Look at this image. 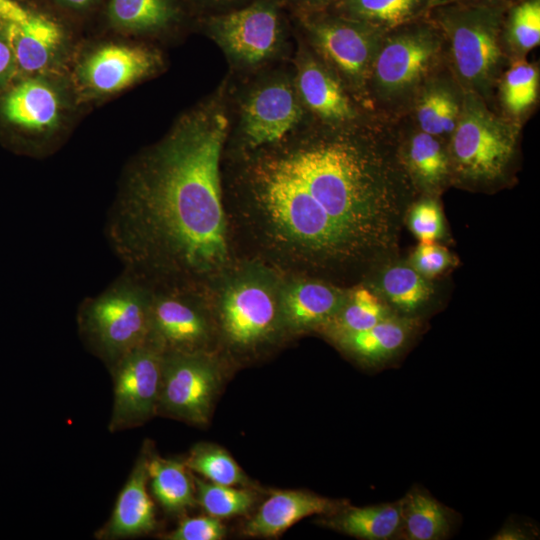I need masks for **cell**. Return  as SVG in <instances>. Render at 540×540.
<instances>
[{
    "label": "cell",
    "instance_id": "obj_10",
    "mask_svg": "<svg viewBox=\"0 0 540 540\" xmlns=\"http://www.w3.org/2000/svg\"><path fill=\"white\" fill-rule=\"evenodd\" d=\"M219 320L226 340L251 349L269 340L282 326L280 296L262 278L243 277L225 290Z\"/></svg>",
    "mask_w": 540,
    "mask_h": 540
},
{
    "label": "cell",
    "instance_id": "obj_35",
    "mask_svg": "<svg viewBox=\"0 0 540 540\" xmlns=\"http://www.w3.org/2000/svg\"><path fill=\"white\" fill-rule=\"evenodd\" d=\"M408 223L414 236L423 243L435 242L444 229L440 207L431 199L422 200L412 207Z\"/></svg>",
    "mask_w": 540,
    "mask_h": 540
},
{
    "label": "cell",
    "instance_id": "obj_42",
    "mask_svg": "<svg viewBox=\"0 0 540 540\" xmlns=\"http://www.w3.org/2000/svg\"><path fill=\"white\" fill-rule=\"evenodd\" d=\"M64 1L75 7H83L89 4L92 0H64Z\"/></svg>",
    "mask_w": 540,
    "mask_h": 540
},
{
    "label": "cell",
    "instance_id": "obj_12",
    "mask_svg": "<svg viewBox=\"0 0 540 540\" xmlns=\"http://www.w3.org/2000/svg\"><path fill=\"white\" fill-rule=\"evenodd\" d=\"M302 118L301 102L292 87L284 81L268 83L253 91L242 107L244 140L251 149L277 144Z\"/></svg>",
    "mask_w": 540,
    "mask_h": 540
},
{
    "label": "cell",
    "instance_id": "obj_27",
    "mask_svg": "<svg viewBox=\"0 0 540 540\" xmlns=\"http://www.w3.org/2000/svg\"><path fill=\"white\" fill-rule=\"evenodd\" d=\"M405 161L412 178L426 189L440 187L451 171L448 152L439 138L421 130L409 138Z\"/></svg>",
    "mask_w": 540,
    "mask_h": 540
},
{
    "label": "cell",
    "instance_id": "obj_16",
    "mask_svg": "<svg viewBox=\"0 0 540 540\" xmlns=\"http://www.w3.org/2000/svg\"><path fill=\"white\" fill-rule=\"evenodd\" d=\"M347 503L304 490L276 491L245 524L243 532L250 537H278L305 517L332 514Z\"/></svg>",
    "mask_w": 540,
    "mask_h": 540
},
{
    "label": "cell",
    "instance_id": "obj_31",
    "mask_svg": "<svg viewBox=\"0 0 540 540\" xmlns=\"http://www.w3.org/2000/svg\"><path fill=\"white\" fill-rule=\"evenodd\" d=\"M500 100L510 118L528 112L537 101L539 70L535 64L516 59L499 79Z\"/></svg>",
    "mask_w": 540,
    "mask_h": 540
},
{
    "label": "cell",
    "instance_id": "obj_24",
    "mask_svg": "<svg viewBox=\"0 0 540 540\" xmlns=\"http://www.w3.org/2000/svg\"><path fill=\"white\" fill-rule=\"evenodd\" d=\"M7 35L14 60L28 72L46 66L61 38L54 22L30 13L18 22L8 23Z\"/></svg>",
    "mask_w": 540,
    "mask_h": 540
},
{
    "label": "cell",
    "instance_id": "obj_39",
    "mask_svg": "<svg viewBox=\"0 0 540 540\" xmlns=\"http://www.w3.org/2000/svg\"><path fill=\"white\" fill-rule=\"evenodd\" d=\"M14 55L8 42L0 39V76L10 68Z\"/></svg>",
    "mask_w": 540,
    "mask_h": 540
},
{
    "label": "cell",
    "instance_id": "obj_22",
    "mask_svg": "<svg viewBox=\"0 0 540 540\" xmlns=\"http://www.w3.org/2000/svg\"><path fill=\"white\" fill-rule=\"evenodd\" d=\"M452 0H338L335 13L366 23L384 33L427 18Z\"/></svg>",
    "mask_w": 540,
    "mask_h": 540
},
{
    "label": "cell",
    "instance_id": "obj_33",
    "mask_svg": "<svg viewBox=\"0 0 540 540\" xmlns=\"http://www.w3.org/2000/svg\"><path fill=\"white\" fill-rule=\"evenodd\" d=\"M197 504L218 519L246 514L255 502L249 489L222 485L194 476Z\"/></svg>",
    "mask_w": 540,
    "mask_h": 540
},
{
    "label": "cell",
    "instance_id": "obj_5",
    "mask_svg": "<svg viewBox=\"0 0 540 540\" xmlns=\"http://www.w3.org/2000/svg\"><path fill=\"white\" fill-rule=\"evenodd\" d=\"M444 44L441 30L429 17L386 32L368 87L382 104L412 99L436 67Z\"/></svg>",
    "mask_w": 540,
    "mask_h": 540
},
{
    "label": "cell",
    "instance_id": "obj_1",
    "mask_svg": "<svg viewBox=\"0 0 540 540\" xmlns=\"http://www.w3.org/2000/svg\"><path fill=\"white\" fill-rule=\"evenodd\" d=\"M336 129L261 156L248 178L264 241L318 268L360 262L391 246L401 207L400 179L377 144Z\"/></svg>",
    "mask_w": 540,
    "mask_h": 540
},
{
    "label": "cell",
    "instance_id": "obj_28",
    "mask_svg": "<svg viewBox=\"0 0 540 540\" xmlns=\"http://www.w3.org/2000/svg\"><path fill=\"white\" fill-rule=\"evenodd\" d=\"M391 314L376 294L367 288H358L347 296L340 310L320 330L335 341L367 330Z\"/></svg>",
    "mask_w": 540,
    "mask_h": 540
},
{
    "label": "cell",
    "instance_id": "obj_9",
    "mask_svg": "<svg viewBox=\"0 0 540 540\" xmlns=\"http://www.w3.org/2000/svg\"><path fill=\"white\" fill-rule=\"evenodd\" d=\"M163 355L149 339L111 368L114 399L110 432L140 426L157 414Z\"/></svg>",
    "mask_w": 540,
    "mask_h": 540
},
{
    "label": "cell",
    "instance_id": "obj_34",
    "mask_svg": "<svg viewBox=\"0 0 540 540\" xmlns=\"http://www.w3.org/2000/svg\"><path fill=\"white\" fill-rule=\"evenodd\" d=\"M169 0H111L113 21L129 29H152L165 25L173 17Z\"/></svg>",
    "mask_w": 540,
    "mask_h": 540
},
{
    "label": "cell",
    "instance_id": "obj_25",
    "mask_svg": "<svg viewBox=\"0 0 540 540\" xmlns=\"http://www.w3.org/2000/svg\"><path fill=\"white\" fill-rule=\"evenodd\" d=\"M148 477L154 498L170 514H181L197 504L194 475L184 459L150 453Z\"/></svg>",
    "mask_w": 540,
    "mask_h": 540
},
{
    "label": "cell",
    "instance_id": "obj_32",
    "mask_svg": "<svg viewBox=\"0 0 540 540\" xmlns=\"http://www.w3.org/2000/svg\"><path fill=\"white\" fill-rule=\"evenodd\" d=\"M184 461L192 472L201 475L207 481L243 487L250 484L249 478L234 458L216 444L194 445Z\"/></svg>",
    "mask_w": 540,
    "mask_h": 540
},
{
    "label": "cell",
    "instance_id": "obj_15",
    "mask_svg": "<svg viewBox=\"0 0 540 540\" xmlns=\"http://www.w3.org/2000/svg\"><path fill=\"white\" fill-rule=\"evenodd\" d=\"M297 87L305 106L326 124L347 126L357 120L358 111L340 79L312 55L299 60Z\"/></svg>",
    "mask_w": 540,
    "mask_h": 540
},
{
    "label": "cell",
    "instance_id": "obj_30",
    "mask_svg": "<svg viewBox=\"0 0 540 540\" xmlns=\"http://www.w3.org/2000/svg\"><path fill=\"white\" fill-rule=\"evenodd\" d=\"M380 288L387 301L407 317L420 310L432 293L426 277L406 265L388 267L381 275Z\"/></svg>",
    "mask_w": 540,
    "mask_h": 540
},
{
    "label": "cell",
    "instance_id": "obj_2",
    "mask_svg": "<svg viewBox=\"0 0 540 540\" xmlns=\"http://www.w3.org/2000/svg\"><path fill=\"white\" fill-rule=\"evenodd\" d=\"M229 120L216 102L187 116L130 182L110 237L135 269L194 281L228 262L220 158Z\"/></svg>",
    "mask_w": 540,
    "mask_h": 540
},
{
    "label": "cell",
    "instance_id": "obj_44",
    "mask_svg": "<svg viewBox=\"0 0 540 540\" xmlns=\"http://www.w3.org/2000/svg\"><path fill=\"white\" fill-rule=\"evenodd\" d=\"M6 1H8V0H0V10H1L2 6L4 5V3H5Z\"/></svg>",
    "mask_w": 540,
    "mask_h": 540
},
{
    "label": "cell",
    "instance_id": "obj_14",
    "mask_svg": "<svg viewBox=\"0 0 540 540\" xmlns=\"http://www.w3.org/2000/svg\"><path fill=\"white\" fill-rule=\"evenodd\" d=\"M209 337L207 319L188 300L175 295L151 299L149 339L163 353L203 351Z\"/></svg>",
    "mask_w": 540,
    "mask_h": 540
},
{
    "label": "cell",
    "instance_id": "obj_3",
    "mask_svg": "<svg viewBox=\"0 0 540 540\" xmlns=\"http://www.w3.org/2000/svg\"><path fill=\"white\" fill-rule=\"evenodd\" d=\"M506 8L450 1L428 16L449 45L455 81L462 92H471L487 104L506 60L501 37Z\"/></svg>",
    "mask_w": 540,
    "mask_h": 540
},
{
    "label": "cell",
    "instance_id": "obj_19",
    "mask_svg": "<svg viewBox=\"0 0 540 540\" xmlns=\"http://www.w3.org/2000/svg\"><path fill=\"white\" fill-rule=\"evenodd\" d=\"M399 501L401 525L397 540L449 539L461 523L457 511L418 484L410 487Z\"/></svg>",
    "mask_w": 540,
    "mask_h": 540
},
{
    "label": "cell",
    "instance_id": "obj_23",
    "mask_svg": "<svg viewBox=\"0 0 540 540\" xmlns=\"http://www.w3.org/2000/svg\"><path fill=\"white\" fill-rule=\"evenodd\" d=\"M462 98L456 81L429 78L415 95L419 130L438 138L450 136L460 115Z\"/></svg>",
    "mask_w": 540,
    "mask_h": 540
},
{
    "label": "cell",
    "instance_id": "obj_40",
    "mask_svg": "<svg viewBox=\"0 0 540 540\" xmlns=\"http://www.w3.org/2000/svg\"><path fill=\"white\" fill-rule=\"evenodd\" d=\"M454 2L469 5L503 6L508 7L517 0H452Z\"/></svg>",
    "mask_w": 540,
    "mask_h": 540
},
{
    "label": "cell",
    "instance_id": "obj_36",
    "mask_svg": "<svg viewBox=\"0 0 540 540\" xmlns=\"http://www.w3.org/2000/svg\"><path fill=\"white\" fill-rule=\"evenodd\" d=\"M226 527L220 519L211 515L185 517L177 527L162 535L166 540H221Z\"/></svg>",
    "mask_w": 540,
    "mask_h": 540
},
{
    "label": "cell",
    "instance_id": "obj_38",
    "mask_svg": "<svg viewBox=\"0 0 540 540\" xmlns=\"http://www.w3.org/2000/svg\"><path fill=\"white\" fill-rule=\"evenodd\" d=\"M539 536L536 524L526 520L508 519L492 537L496 540H531Z\"/></svg>",
    "mask_w": 540,
    "mask_h": 540
},
{
    "label": "cell",
    "instance_id": "obj_11",
    "mask_svg": "<svg viewBox=\"0 0 540 540\" xmlns=\"http://www.w3.org/2000/svg\"><path fill=\"white\" fill-rule=\"evenodd\" d=\"M209 29L233 60L255 65L268 59L278 48L279 9L272 0H258L240 10L212 17Z\"/></svg>",
    "mask_w": 540,
    "mask_h": 540
},
{
    "label": "cell",
    "instance_id": "obj_20",
    "mask_svg": "<svg viewBox=\"0 0 540 540\" xmlns=\"http://www.w3.org/2000/svg\"><path fill=\"white\" fill-rule=\"evenodd\" d=\"M154 64V56L145 49L110 45L88 59L84 76L94 90L115 92L146 75Z\"/></svg>",
    "mask_w": 540,
    "mask_h": 540
},
{
    "label": "cell",
    "instance_id": "obj_43",
    "mask_svg": "<svg viewBox=\"0 0 540 540\" xmlns=\"http://www.w3.org/2000/svg\"><path fill=\"white\" fill-rule=\"evenodd\" d=\"M211 1L212 3H227V2H233V1H236V0H209Z\"/></svg>",
    "mask_w": 540,
    "mask_h": 540
},
{
    "label": "cell",
    "instance_id": "obj_17",
    "mask_svg": "<svg viewBox=\"0 0 540 540\" xmlns=\"http://www.w3.org/2000/svg\"><path fill=\"white\" fill-rule=\"evenodd\" d=\"M413 317L391 314L371 328L334 342L367 368H384L410 344L419 328Z\"/></svg>",
    "mask_w": 540,
    "mask_h": 540
},
{
    "label": "cell",
    "instance_id": "obj_7",
    "mask_svg": "<svg viewBox=\"0 0 540 540\" xmlns=\"http://www.w3.org/2000/svg\"><path fill=\"white\" fill-rule=\"evenodd\" d=\"M304 25L324 64L360 97L368 96L371 68L385 33L323 11L307 16Z\"/></svg>",
    "mask_w": 540,
    "mask_h": 540
},
{
    "label": "cell",
    "instance_id": "obj_13",
    "mask_svg": "<svg viewBox=\"0 0 540 540\" xmlns=\"http://www.w3.org/2000/svg\"><path fill=\"white\" fill-rule=\"evenodd\" d=\"M152 449L145 442L118 495L109 520L95 537L116 540L149 534L157 528L154 503L148 493V461Z\"/></svg>",
    "mask_w": 540,
    "mask_h": 540
},
{
    "label": "cell",
    "instance_id": "obj_37",
    "mask_svg": "<svg viewBox=\"0 0 540 540\" xmlns=\"http://www.w3.org/2000/svg\"><path fill=\"white\" fill-rule=\"evenodd\" d=\"M452 263L449 252L435 242L423 243L412 256V267L424 277H434L446 270Z\"/></svg>",
    "mask_w": 540,
    "mask_h": 540
},
{
    "label": "cell",
    "instance_id": "obj_18",
    "mask_svg": "<svg viewBox=\"0 0 540 540\" xmlns=\"http://www.w3.org/2000/svg\"><path fill=\"white\" fill-rule=\"evenodd\" d=\"M346 298L341 290L320 281L293 283L280 296L282 326L293 331L321 329L336 315Z\"/></svg>",
    "mask_w": 540,
    "mask_h": 540
},
{
    "label": "cell",
    "instance_id": "obj_21",
    "mask_svg": "<svg viewBox=\"0 0 540 540\" xmlns=\"http://www.w3.org/2000/svg\"><path fill=\"white\" fill-rule=\"evenodd\" d=\"M320 524L362 540H397L401 525L399 499L367 506L345 504L332 514L322 515Z\"/></svg>",
    "mask_w": 540,
    "mask_h": 540
},
{
    "label": "cell",
    "instance_id": "obj_29",
    "mask_svg": "<svg viewBox=\"0 0 540 540\" xmlns=\"http://www.w3.org/2000/svg\"><path fill=\"white\" fill-rule=\"evenodd\" d=\"M504 51L521 59L540 43V0H517L509 5L502 23Z\"/></svg>",
    "mask_w": 540,
    "mask_h": 540
},
{
    "label": "cell",
    "instance_id": "obj_4",
    "mask_svg": "<svg viewBox=\"0 0 540 540\" xmlns=\"http://www.w3.org/2000/svg\"><path fill=\"white\" fill-rule=\"evenodd\" d=\"M519 132V122L497 115L479 96L463 92L460 115L450 135V170L463 181L495 182L513 159Z\"/></svg>",
    "mask_w": 540,
    "mask_h": 540
},
{
    "label": "cell",
    "instance_id": "obj_41",
    "mask_svg": "<svg viewBox=\"0 0 540 540\" xmlns=\"http://www.w3.org/2000/svg\"><path fill=\"white\" fill-rule=\"evenodd\" d=\"M303 6L314 12L323 11L331 5H335L338 0H298Z\"/></svg>",
    "mask_w": 540,
    "mask_h": 540
},
{
    "label": "cell",
    "instance_id": "obj_6",
    "mask_svg": "<svg viewBox=\"0 0 540 540\" xmlns=\"http://www.w3.org/2000/svg\"><path fill=\"white\" fill-rule=\"evenodd\" d=\"M80 328L92 350L111 369L149 340L151 299L136 285H116L86 303Z\"/></svg>",
    "mask_w": 540,
    "mask_h": 540
},
{
    "label": "cell",
    "instance_id": "obj_26",
    "mask_svg": "<svg viewBox=\"0 0 540 540\" xmlns=\"http://www.w3.org/2000/svg\"><path fill=\"white\" fill-rule=\"evenodd\" d=\"M3 113L14 125L29 130H43L50 127L58 117V99L46 84L28 80L7 95Z\"/></svg>",
    "mask_w": 540,
    "mask_h": 540
},
{
    "label": "cell",
    "instance_id": "obj_8",
    "mask_svg": "<svg viewBox=\"0 0 540 540\" xmlns=\"http://www.w3.org/2000/svg\"><path fill=\"white\" fill-rule=\"evenodd\" d=\"M221 384L219 365L204 351L164 353L157 414L206 425Z\"/></svg>",
    "mask_w": 540,
    "mask_h": 540
}]
</instances>
